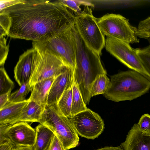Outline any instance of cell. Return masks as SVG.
Wrapping results in <instances>:
<instances>
[{
	"mask_svg": "<svg viewBox=\"0 0 150 150\" xmlns=\"http://www.w3.org/2000/svg\"><path fill=\"white\" fill-rule=\"evenodd\" d=\"M0 11L7 15L11 38L38 41L71 27L74 12L58 0H21Z\"/></svg>",
	"mask_w": 150,
	"mask_h": 150,
	"instance_id": "obj_1",
	"label": "cell"
},
{
	"mask_svg": "<svg viewBox=\"0 0 150 150\" xmlns=\"http://www.w3.org/2000/svg\"><path fill=\"white\" fill-rule=\"evenodd\" d=\"M73 28L76 41L74 78L87 105L91 98L90 90L93 82L98 75L107 74V73L102 65L100 55L85 43L75 24Z\"/></svg>",
	"mask_w": 150,
	"mask_h": 150,
	"instance_id": "obj_2",
	"label": "cell"
},
{
	"mask_svg": "<svg viewBox=\"0 0 150 150\" xmlns=\"http://www.w3.org/2000/svg\"><path fill=\"white\" fill-rule=\"evenodd\" d=\"M150 89L148 79L137 71L129 70L111 76L104 95L106 99L115 102L131 101L145 94Z\"/></svg>",
	"mask_w": 150,
	"mask_h": 150,
	"instance_id": "obj_3",
	"label": "cell"
},
{
	"mask_svg": "<svg viewBox=\"0 0 150 150\" xmlns=\"http://www.w3.org/2000/svg\"><path fill=\"white\" fill-rule=\"evenodd\" d=\"M39 123L54 132L65 150L75 148L79 144L78 134L68 118L61 112L57 103L46 105Z\"/></svg>",
	"mask_w": 150,
	"mask_h": 150,
	"instance_id": "obj_4",
	"label": "cell"
},
{
	"mask_svg": "<svg viewBox=\"0 0 150 150\" xmlns=\"http://www.w3.org/2000/svg\"><path fill=\"white\" fill-rule=\"evenodd\" d=\"M73 26L41 41H33V48L55 55L74 70L76 41Z\"/></svg>",
	"mask_w": 150,
	"mask_h": 150,
	"instance_id": "obj_5",
	"label": "cell"
},
{
	"mask_svg": "<svg viewBox=\"0 0 150 150\" xmlns=\"http://www.w3.org/2000/svg\"><path fill=\"white\" fill-rule=\"evenodd\" d=\"M74 14L75 25L80 36L90 48L100 55L105 47V40L91 8L84 6L81 13Z\"/></svg>",
	"mask_w": 150,
	"mask_h": 150,
	"instance_id": "obj_6",
	"label": "cell"
},
{
	"mask_svg": "<svg viewBox=\"0 0 150 150\" xmlns=\"http://www.w3.org/2000/svg\"><path fill=\"white\" fill-rule=\"evenodd\" d=\"M98 25L107 37L129 43L139 42L136 35L137 28L131 25L129 20L119 14L107 13L97 18Z\"/></svg>",
	"mask_w": 150,
	"mask_h": 150,
	"instance_id": "obj_7",
	"label": "cell"
},
{
	"mask_svg": "<svg viewBox=\"0 0 150 150\" xmlns=\"http://www.w3.org/2000/svg\"><path fill=\"white\" fill-rule=\"evenodd\" d=\"M35 49L36 53L29 82L31 90L36 83L45 79L55 78L68 66L55 55L45 51Z\"/></svg>",
	"mask_w": 150,
	"mask_h": 150,
	"instance_id": "obj_8",
	"label": "cell"
},
{
	"mask_svg": "<svg viewBox=\"0 0 150 150\" xmlns=\"http://www.w3.org/2000/svg\"><path fill=\"white\" fill-rule=\"evenodd\" d=\"M106 50L132 70L137 71L150 81V76L145 70L138 55V48L132 47L126 42L107 37Z\"/></svg>",
	"mask_w": 150,
	"mask_h": 150,
	"instance_id": "obj_9",
	"label": "cell"
},
{
	"mask_svg": "<svg viewBox=\"0 0 150 150\" xmlns=\"http://www.w3.org/2000/svg\"><path fill=\"white\" fill-rule=\"evenodd\" d=\"M68 118L78 134L87 139L98 137L104 128L100 116L88 108Z\"/></svg>",
	"mask_w": 150,
	"mask_h": 150,
	"instance_id": "obj_10",
	"label": "cell"
},
{
	"mask_svg": "<svg viewBox=\"0 0 150 150\" xmlns=\"http://www.w3.org/2000/svg\"><path fill=\"white\" fill-rule=\"evenodd\" d=\"M36 135L35 129L25 122L0 126V139L7 138L15 147L33 146Z\"/></svg>",
	"mask_w": 150,
	"mask_h": 150,
	"instance_id": "obj_11",
	"label": "cell"
},
{
	"mask_svg": "<svg viewBox=\"0 0 150 150\" xmlns=\"http://www.w3.org/2000/svg\"><path fill=\"white\" fill-rule=\"evenodd\" d=\"M74 69L67 66L64 71L55 78L49 92L47 105L57 103L64 91L72 84Z\"/></svg>",
	"mask_w": 150,
	"mask_h": 150,
	"instance_id": "obj_12",
	"label": "cell"
},
{
	"mask_svg": "<svg viewBox=\"0 0 150 150\" xmlns=\"http://www.w3.org/2000/svg\"><path fill=\"white\" fill-rule=\"evenodd\" d=\"M35 53L36 50L33 48L27 50L20 56L15 67L14 77L20 86L29 82Z\"/></svg>",
	"mask_w": 150,
	"mask_h": 150,
	"instance_id": "obj_13",
	"label": "cell"
},
{
	"mask_svg": "<svg viewBox=\"0 0 150 150\" xmlns=\"http://www.w3.org/2000/svg\"><path fill=\"white\" fill-rule=\"evenodd\" d=\"M120 146L124 150H150V134L143 133L134 124Z\"/></svg>",
	"mask_w": 150,
	"mask_h": 150,
	"instance_id": "obj_14",
	"label": "cell"
},
{
	"mask_svg": "<svg viewBox=\"0 0 150 150\" xmlns=\"http://www.w3.org/2000/svg\"><path fill=\"white\" fill-rule=\"evenodd\" d=\"M29 101L28 98L20 102H8L0 109V124H12L20 116L23 109Z\"/></svg>",
	"mask_w": 150,
	"mask_h": 150,
	"instance_id": "obj_15",
	"label": "cell"
},
{
	"mask_svg": "<svg viewBox=\"0 0 150 150\" xmlns=\"http://www.w3.org/2000/svg\"><path fill=\"white\" fill-rule=\"evenodd\" d=\"M55 78L52 77L45 79L34 84L29 98L30 100L34 101L45 108L47 105L50 90Z\"/></svg>",
	"mask_w": 150,
	"mask_h": 150,
	"instance_id": "obj_16",
	"label": "cell"
},
{
	"mask_svg": "<svg viewBox=\"0 0 150 150\" xmlns=\"http://www.w3.org/2000/svg\"><path fill=\"white\" fill-rule=\"evenodd\" d=\"M36 137L33 150H49L54 137V132L45 126L40 124L35 128Z\"/></svg>",
	"mask_w": 150,
	"mask_h": 150,
	"instance_id": "obj_17",
	"label": "cell"
},
{
	"mask_svg": "<svg viewBox=\"0 0 150 150\" xmlns=\"http://www.w3.org/2000/svg\"><path fill=\"white\" fill-rule=\"evenodd\" d=\"M44 108L36 102L29 100L23 109L20 116L12 124L20 122H39Z\"/></svg>",
	"mask_w": 150,
	"mask_h": 150,
	"instance_id": "obj_18",
	"label": "cell"
},
{
	"mask_svg": "<svg viewBox=\"0 0 150 150\" xmlns=\"http://www.w3.org/2000/svg\"><path fill=\"white\" fill-rule=\"evenodd\" d=\"M80 89L74 78L72 86L71 116L87 110Z\"/></svg>",
	"mask_w": 150,
	"mask_h": 150,
	"instance_id": "obj_19",
	"label": "cell"
},
{
	"mask_svg": "<svg viewBox=\"0 0 150 150\" xmlns=\"http://www.w3.org/2000/svg\"><path fill=\"white\" fill-rule=\"evenodd\" d=\"M73 84L64 91L57 103L61 112L68 117L71 116Z\"/></svg>",
	"mask_w": 150,
	"mask_h": 150,
	"instance_id": "obj_20",
	"label": "cell"
},
{
	"mask_svg": "<svg viewBox=\"0 0 150 150\" xmlns=\"http://www.w3.org/2000/svg\"><path fill=\"white\" fill-rule=\"evenodd\" d=\"M110 82L106 74L98 75L92 85L90 93L91 98L97 95L104 94L109 86Z\"/></svg>",
	"mask_w": 150,
	"mask_h": 150,
	"instance_id": "obj_21",
	"label": "cell"
},
{
	"mask_svg": "<svg viewBox=\"0 0 150 150\" xmlns=\"http://www.w3.org/2000/svg\"><path fill=\"white\" fill-rule=\"evenodd\" d=\"M31 91L29 82L25 83L21 85L18 90L11 94L8 102L18 103L23 101L26 100V97Z\"/></svg>",
	"mask_w": 150,
	"mask_h": 150,
	"instance_id": "obj_22",
	"label": "cell"
},
{
	"mask_svg": "<svg viewBox=\"0 0 150 150\" xmlns=\"http://www.w3.org/2000/svg\"><path fill=\"white\" fill-rule=\"evenodd\" d=\"M14 84L10 79L4 67L0 69V95L8 93L12 90Z\"/></svg>",
	"mask_w": 150,
	"mask_h": 150,
	"instance_id": "obj_23",
	"label": "cell"
},
{
	"mask_svg": "<svg viewBox=\"0 0 150 150\" xmlns=\"http://www.w3.org/2000/svg\"><path fill=\"white\" fill-rule=\"evenodd\" d=\"M58 1L72 11L74 14L79 13L82 12V10L80 8L81 6L91 7H94L93 4L86 1L72 0H59Z\"/></svg>",
	"mask_w": 150,
	"mask_h": 150,
	"instance_id": "obj_24",
	"label": "cell"
},
{
	"mask_svg": "<svg viewBox=\"0 0 150 150\" xmlns=\"http://www.w3.org/2000/svg\"><path fill=\"white\" fill-rule=\"evenodd\" d=\"M148 40L149 45L143 48H138L137 53L145 70L150 76V38Z\"/></svg>",
	"mask_w": 150,
	"mask_h": 150,
	"instance_id": "obj_25",
	"label": "cell"
},
{
	"mask_svg": "<svg viewBox=\"0 0 150 150\" xmlns=\"http://www.w3.org/2000/svg\"><path fill=\"white\" fill-rule=\"evenodd\" d=\"M136 35L140 38H150V16L139 22L137 28Z\"/></svg>",
	"mask_w": 150,
	"mask_h": 150,
	"instance_id": "obj_26",
	"label": "cell"
},
{
	"mask_svg": "<svg viewBox=\"0 0 150 150\" xmlns=\"http://www.w3.org/2000/svg\"><path fill=\"white\" fill-rule=\"evenodd\" d=\"M0 67H4L7 58L9 48V45H6V40L4 36H0Z\"/></svg>",
	"mask_w": 150,
	"mask_h": 150,
	"instance_id": "obj_27",
	"label": "cell"
},
{
	"mask_svg": "<svg viewBox=\"0 0 150 150\" xmlns=\"http://www.w3.org/2000/svg\"><path fill=\"white\" fill-rule=\"evenodd\" d=\"M138 124L143 133L150 134V115L145 114L142 115Z\"/></svg>",
	"mask_w": 150,
	"mask_h": 150,
	"instance_id": "obj_28",
	"label": "cell"
},
{
	"mask_svg": "<svg viewBox=\"0 0 150 150\" xmlns=\"http://www.w3.org/2000/svg\"><path fill=\"white\" fill-rule=\"evenodd\" d=\"M0 36L7 35L9 26V21L8 16L5 13L0 12Z\"/></svg>",
	"mask_w": 150,
	"mask_h": 150,
	"instance_id": "obj_29",
	"label": "cell"
},
{
	"mask_svg": "<svg viewBox=\"0 0 150 150\" xmlns=\"http://www.w3.org/2000/svg\"><path fill=\"white\" fill-rule=\"evenodd\" d=\"M49 150H65L62 144L55 135Z\"/></svg>",
	"mask_w": 150,
	"mask_h": 150,
	"instance_id": "obj_30",
	"label": "cell"
},
{
	"mask_svg": "<svg viewBox=\"0 0 150 150\" xmlns=\"http://www.w3.org/2000/svg\"><path fill=\"white\" fill-rule=\"evenodd\" d=\"M21 0H0V11L18 3Z\"/></svg>",
	"mask_w": 150,
	"mask_h": 150,
	"instance_id": "obj_31",
	"label": "cell"
},
{
	"mask_svg": "<svg viewBox=\"0 0 150 150\" xmlns=\"http://www.w3.org/2000/svg\"><path fill=\"white\" fill-rule=\"evenodd\" d=\"M11 90L7 93L0 95V109L8 102Z\"/></svg>",
	"mask_w": 150,
	"mask_h": 150,
	"instance_id": "obj_32",
	"label": "cell"
},
{
	"mask_svg": "<svg viewBox=\"0 0 150 150\" xmlns=\"http://www.w3.org/2000/svg\"><path fill=\"white\" fill-rule=\"evenodd\" d=\"M14 147L15 146L10 140L0 144V150H12Z\"/></svg>",
	"mask_w": 150,
	"mask_h": 150,
	"instance_id": "obj_33",
	"label": "cell"
},
{
	"mask_svg": "<svg viewBox=\"0 0 150 150\" xmlns=\"http://www.w3.org/2000/svg\"><path fill=\"white\" fill-rule=\"evenodd\" d=\"M96 150H124V149L120 146L115 147L106 146L98 149Z\"/></svg>",
	"mask_w": 150,
	"mask_h": 150,
	"instance_id": "obj_34",
	"label": "cell"
},
{
	"mask_svg": "<svg viewBox=\"0 0 150 150\" xmlns=\"http://www.w3.org/2000/svg\"><path fill=\"white\" fill-rule=\"evenodd\" d=\"M15 150H33L31 146H22L15 147Z\"/></svg>",
	"mask_w": 150,
	"mask_h": 150,
	"instance_id": "obj_35",
	"label": "cell"
},
{
	"mask_svg": "<svg viewBox=\"0 0 150 150\" xmlns=\"http://www.w3.org/2000/svg\"><path fill=\"white\" fill-rule=\"evenodd\" d=\"M15 147L14 148H13V149L12 150H15Z\"/></svg>",
	"mask_w": 150,
	"mask_h": 150,
	"instance_id": "obj_36",
	"label": "cell"
}]
</instances>
